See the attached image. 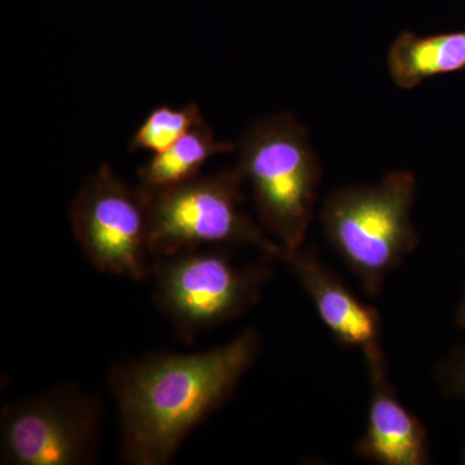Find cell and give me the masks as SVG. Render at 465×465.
<instances>
[{
    "label": "cell",
    "mask_w": 465,
    "mask_h": 465,
    "mask_svg": "<svg viewBox=\"0 0 465 465\" xmlns=\"http://www.w3.org/2000/svg\"><path fill=\"white\" fill-rule=\"evenodd\" d=\"M262 351V336L247 329L208 351H157L113 366L108 381L118 409L121 460L171 463L189 434L232 399Z\"/></svg>",
    "instance_id": "obj_1"
},
{
    "label": "cell",
    "mask_w": 465,
    "mask_h": 465,
    "mask_svg": "<svg viewBox=\"0 0 465 465\" xmlns=\"http://www.w3.org/2000/svg\"><path fill=\"white\" fill-rule=\"evenodd\" d=\"M238 173L259 224L284 250L304 246L316 215L322 167L308 128L292 113L260 118L237 143Z\"/></svg>",
    "instance_id": "obj_2"
},
{
    "label": "cell",
    "mask_w": 465,
    "mask_h": 465,
    "mask_svg": "<svg viewBox=\"0 0 465 465\" xmlns=\"http://www.w3.org/2000/svg\"><path fill=\"white\" fill-rule=\"evenodd\" d=\"M415 197L414 173L394 170L381 182L332 192L321 207L326 241L371 298L419 246Z\"/></svg>",
    "instance_id": "obj_3"
},
{
    "label": "cell",
    "mask_w": 465,
    "mask_h": 465,
    "mask_svg": "<svg viewBox=\"0 0 465 465\" xmlns=\"http://www.w3.org/2000/svg\"><path fill=\"white\" fill-rule=\"evenodd\" d=\"M243 186L235 167L163 188L140 185L153 259L206 247H250L282 262L286 250L244 210Z\"/></svg>",
    "instance_id": "obj_4"
},
{
    "label": "cell",
    "mask_w": 465,
    "mask_h": 465,
    "mask_svg": "<svg viewBox=\"0 0 465 465\" xmlns=\"http://www.w3.org/2000/svg\"><path fill=\"white\" fill-rule=\"evenodd\" d=\"M232 249L206 247L153 259L154 302L180 341L237 320L262 300L271 262H235Z\"/></svg>",
    "instance_id": "obj_5"
},
{
    "label": "cell",
    "mask_w": 465,
    "mask_h": 465,
    "mask_svg": "<svg viewBox=\"0 0 465 465\" xmlns=\"http://www.w3.org/2000/svg\"><path fill=\"white\" fill-rule=\"evenodd\" d=\"M103 425V402L76 382L14 401L0 414V463L94 464Z\"/></svg>",
    "instance_id": "obj_6"
},
{
    "label": "cell",
    "mask_w": 465,
    "mask_h": 465,
    "mask_svg": "<svg viewBox=\"0 0 465 465\" xmlns=\"http://www.w3.org/2000/svg\"><path fill=\"white\" fill-rule=\"evenodd\" d=\"M76 243L101 273L142 282L150 277L149 222L142 188L103 163L76 192L69 208Z\"/></svg>",
    "instance_id": "obj_7"
},
{
    "label": "cell",
    "mask_w": 465,
    "mask_h": 465,
    "mask_svg": "<svg viewBox=\"0 0 465 465\" xmlns=\"http://www.w3.org/2000/svg\"><path fill=\"white\" fill-rule=\"evenodd\" d=\"M362 353L369 378V416L365 432L354 445V454L381 465L430 464L427 428L397 396L381 344Z\"/></svg>",
    "instance_id": "obj_8"
},
{
    "label": "cell",
    "mask_w": 465,
    "mask_h": 465,
    "mask_svg": "<svg viewBox=\"0 0 465 465\" xmlns=\"http://www.w3.org/2000/svg\"><path fill=\"white\" fill-rule=\"evenodd\" d=\"M311 299L318 317L341 347L366 349L381 344L378 309L357 298L312 247L287 251L282 260Z\"/></svg>",
    "instance_id": "obj_9"
},
{
    "label": "cell",
    "mask_w": 465,
    "mask_h": 465,
    "mask_svg": "<svg viewBox=\"0 0 465 465\" xmlns=\"http://www.w3.org/2000/svg\"><path fill=\"white\" fill-rule=\"evenodd\" d=\"M388 73L393 84L411 91L436 76L465 70L464 32L419 35L402 32L391 43Z\"/></svg>",
    "instance_id": "obj_10"
},
{
    "label": "cell",
    "mask_w": 465,
    "mask_h": 465,
    "mask_svg": "<svg viewBox=\"0 0 465 465\" xmlns=\"http://www.w3.org/2000/svg\"><path fill=\"white\" fill-rule=\"evenodd\" d=\"M234 150L237 143L220 142L211 125L203 122L170 148L152 154L137 171L140 185L163 188L189 182L200 176L202 168L211 158Z\"/></svg>",
    "instance_id": "obj_11"
},
{
    "label": "cell",
    "mask_w": 465,
    "mask_h": 465,
    "mask_svg": "<svg viewBox=\"0 0 465 465\" xmlns=\"http://www.w3.org/2000/svg\"><path fill=\"white\" fill-rule=\"evenodd\" d=\"M206 122L200 105L188 103L185 105H159L152 110L131 137L130 149L157 154L179 142L193 128Z\"/></svg>",
    "instance_id": "obj_12"
},
{
    "label": "cell",
    "mask_w": 465,
    "mask_h": 465,
    "mask_svg": "<svg viewBox=\"0 0 465 465\" xmlns=\"http://www.w3.org/2000/svg\"><path fill=\"white\" fill-rule=\"evenodd\" d=\"M434 379L445 396L465 401V348L452 349L437 366Z\"/></svg>",
    "instance_id": "obj_13"
},
{
    "label": "cell",
    "mask_w": 465,
    "mask_h": 465,
    "mask_svg": "<svg viewBox=\"0 0 465 465\" xmlns=\"http://www.w3.org/2000/svg\"><path fill=\"white\" fill-rule=\"evenodd\" d=\"M457 323L465 330V290L457 311Z\"/></svg>",
    "instance_id": "obj_14"
},
{
    "label": "cell",
    "mask_w": 465,
    "mask_h": 465,
    "mask_svg": "<svg viewBox=\"0 0 465 465\" xmlns=\"http://www.w3.org/2000/svg\"><path fill=\"white\" fill-rule=\"evenodd\" d=\"M461 461H463V463L465 464V446L463 449V452H461Z\"/></svg>",
    "instance_id": "obj_15"
}]
</instances>
